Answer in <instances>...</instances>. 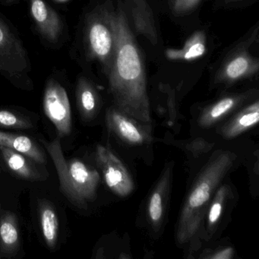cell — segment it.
<instances>
[{
	"label": "cell",
	"mask_w": 259,
	"mask_h": 259,
	"mask_svg": "<svg viewBox=\"0 0 259 259\" xmlns=\"http://www.w3.org/2000/svg\"><path fill=\"white\" fill-rule=\"evenodd\" d=\"M130 13L133 27L137 32L145 35L154 45L157 36L152 12L145 0H130Z\"/></svg>",
	"instance_id": "13"
},
{
	"label": "cell",
	"mask_w": 259,
	"mask_h": 259,
	"mask_svg": "<svg viewBox=\"0 0 259 259\" xmlns=\"http://www.w3.org/2000/svg\"><path fill=\"white\" fill-rule=\"evenodd\" d=\"M0 146L11 148L43 166L48 162L45 151L28 136L0 131Z\"/></svg>",
	"instance_id": "12"
},
{
	"label": "cell",
	"mask_w": 259,
	"mask_h": 259,
	"mask_svg": "<svg viewBox=\"0 0 259 259\" xmlns=\"http://www.w3.org/2000/svg\"><path fill=\"white\" fill-rule=\"evenodd\" d=\"M258 62L246 51H239L230 57L221 69L220 76L226 81H236L255 73Z\"/></svg>",
	"instance_id": "11"
},
{
	"label": "cell",
	"mask_w": 259,
	"mask_h": 259,
	"mask_svg": "<svg viewBox=\"0 0 259 259\" xmlns=\"http://www.w3.org/2000/svg\"><path fill=\"white\" fill-rule=\"evenodd\" d=\"M3 1H5L7 4H10V3H14L16 0H3Z\"/></svg>",
	"instance_id": "25"
},
{
	"label": "cell",
	"mask_w": 259,
	"mask_h": 259,
	"mask_svg": "<svg viewBox=\"0 0 259 259\" xmlns=\"http://www.w3.org/2000/svg\"><path fill=\"white\" fill-rule=\"evenodd\" d=\"M236 100L232 98H226L215 104L209 112V116L211 119H218L228 112L234 106Z\"/></svg>",
	"instance_id": "20"
},
{
	"label": "cell",
	"mask_w": 259,
	"mask_h": 259,
	"mask_svg": "<svg viewBox=\"0 0 259 259\" xmlns=\"http://www.w3.org/2000/svg\"><path fill=\"white\" fill-rule=\"evenodd\" d=\"M38 210L42 236L48 248L54 249L59 236V219L55 207L50 201H41Z\"/></svg>",
	"instance_id": "14"
},
{
	"label": "cell",
	"mask_w": 259,
	"mask_h": 259,
	"mask_svg": "<svg viewBox=\"0 0 259 259\" xmlns=\"http://www.w3.org/2000/svg\"><path fill=\"white\" fill-rule=\"evenodd\" d=\"M54 1H57V2L59 3H65L67 2V1H69V0H54Z\"/></svg>",
	"instance_id": "26"
},
{
	"label": "cell",
	"mask_w": 259,
	"mask_h": 259,
	"mask_svg": "<svg viewBox=\"0 0 259 259\" xmlns=\"http://www.w3.org/2000/svg\"><path fill=\"white\" fill-rule=\"evenodd\" d=\"M231 154L222 153L207 165L203 171L193 190L189 195L183 209L179 227L178 239L186 242L198 230L207 201L213 189L232 166Z\"/></svg>",
	"instance_id": "3"
},
{
	"label": "cell",
	"mask_w": 259,
	"mask_h": 259,
	"mask_svg": "<svg viewBox=\"0 0 259 259\" xmlns=\"http://www.w3.org/2000/svg\"><path fill=\"white\" fill-rule=\"evenodd\" d=\"M42 142L57 169L62 193L75 207L85 208L95 198L99 174L78 159H66L58 136Z\"/></svg>",
	"instance_id": "2"
},
{
	"label": "cell",
	"mask_w": 259,
	"mask_h": 259,
	"mask_svg": "<svg viewBox=\"0 0 259 259\" xmlns=\"http://www.w3.org/2000/svg\"><path fill=\"white\" fill-rule=\"evenodd\" d=\"M259 113H258V104L256 103L253 105L247 113L242 114L240 117L238 119L235 123L234 126L232 128L230 133L232 134H236L251 125H255L258 122Z\"/></svg>",
	"instance_id": "19"
},
{
	"label": "cell",
	"mask_w": 259,
	"mask_h": 259,
	"mask_svg": "<svg viewBox=\"0 0 259 259\" xmlns=\"http://www.w3.org/2000/svg\"><path fill=\"white\" fill-rule=\"evenodd\" d=\"M112 20L116 48L106 72L110 89L116 101L127 111L136 116L146 115L148 102L145 63L122 6L112 10Z\"/></svg>",
	"instance_id": "1"
},
{
	"label": "cell",
	"mask_w": 259,
	"mask_h": 259,
	"mask_svg": "<svg viewBox=\"0 0 259 259\" xmlns=\"http://www.w3.org/2000/svg\"><path fill=\"white\" fill-rule=\"evenodd\" d=\"M172 1H174V0H172Z\"/></svg>",
	"instance_id": "28"
},
{
	"label": "cell",
	"mask_w": 259,
	"mask_h": 259,
	"mask_svg": "<svg viewBox=\"0 0 259 259\" xmlns=\"http://www.w3.org/2000/svg\"><path fill=\"white\" fill-rule=\"evenodd\" d=\"M34 127L31 119L20 113L0 109V128L30 130Z\"/></svg>",
	"instance_id": "18"
},
{
	"label": "cell",
	"mask_w": 259,
	"mask_h": 259,
	"mask_svg": "<svg viewBox=\"0 0 259 259\" xmlns=\"http://www.w3.org/2000/svg\"><path fill=\"white\" fill-rule=\"evenodd\" d=\"M21 248L20 230L17 216L7 212L0 220V258H13Z\"/></svg>",
	"instance_id": "10"
},
{
	"label": "cell",
	"mask_w": 259,
	"mask_h": 259,
	"mask_svg": "<svg viewBox=\"0 0 259 259\" xmlns=\"http://www.w3.org/2000/svg\"><path fill=\"white\" fill-rule=\"evenodd\" d=\"M232 254H233V249H232V248H229L224 250V251H221V253L217 254V255L213 256V258L218 259L230 258V257H231Z\"/></svg>",
	"instance_id": "24"
},
{
	"label": "cell",
	"mask_w": 259,
	"mask_h": 259,
	"mask_svg": "<svg viewBox=\"0 0 259 259\" xmlns=\"http://www.w3.org/2000/svg\"><path fill=\"white\" fill-rule=\"evenodd\" d=\"M201 0H174L172 10L177 15H184L190 13L196 8Z\"/></svg>",
	"instance_id": "21"
},
{
	"label": "cell",
	"mask_w": 259,
	"mask_h": 259,
	"mask_svg": "<svg viewBox=\"0 0 259 259\" xmlns=\"http://www.w3.org/2000/svg\"><path fill=\"white\" fill-rule=\"evenodd\" d=\"M27 68L28 57L22 44L0 19V69L15 77L25 72Z\"/></svg>",
	"instance_id": "6"
},
{
	"label": "cell",
	"mask_w": 259,
	"mask_h": 259,
	"mask_svg": "<svg viewBox=\"0 0 259 259\" xmlns=\"http://www.w3.org/2000/svg\"><path fill=\"white\" fill-rule=\"evenodd\" d=\"M110 122L114 125V128L120 133L121 136L128 142L141 143L143 140V137L139 130L124 116L116 113H110Z\"/></svg>",
	"instance_id": "17"
},
{
	"label": "cell",
	"mask_w": 259,
	"mask_h": 259,
	"mask_svg": "<svg viewBox=\"0 0 259 259\" xmlns=\"http://www.w3.org/2000/svg\"><path fill=\"white\" fill-rule=\"evenodd\" d=\"M227 2H233V1H237V0H226Z\"/></svg>",
	"instance_id": "27"
},
{
	"label": "cell",
	"mask_w": 259,
	"mask_h": 259,
	"mask_svg": "<svg viewBox=\"0 0 259 259\" xmlns=\"http://www.w3.org/2000/svg\"><path fill=\"white\" fill-rule=\"evenodd\" d=\"M221 199L215 201L212 204L211 207L209 212L208 221L209 224H213L218 221L220 217H221V211H222V201H223V192H221Z\"/></svg>",
	"instance_id": "23"
},
{
	"label": "cell",
	"mask_w": 259,
	"mask_h": 259,
	"mask_svg": "<svg viewBox=\"0 0 259 259\" xmlns=\"http://www.w3.org/2000/svg\"><path fill=\"white\" fill-rule=\"evenodd\" d=\"M43 107L45 115L55 126L58 137L69 136L72 130L70 102L64 88L55 80H50L47 84Z\"/></svg>",
	"instance_id": "5"
},
{
	"label": "cell",
	"mask_w": 259,
	"mask_h": 259,
	"mask_svg": "<svg viewBox=\"0 0 259 259\" xmlns=\"http://www.w3.org/2000/svg\"><path fill=\"white\" fill-rule=\"evenodd\" d=\"M205 51L204 34L197 32L186 42L183 49L167 51V57L172 60H193L204 55Z\"/></svg>",
	"instance_id": "16"
},
{
	"label": "cell",
	"mask_w": 259,
	"mask_h": 259,
	"mask_svg": "<svg viewBox=\"0 0 259 259\" xmlns=\"http://www.w3.org/2000/svg\"><path fill=\"white\" fill-rule=\"evenodd\" d=\"M85 45L89 55L100 62L107 72L116 48L112 10L101 7L91 14L86 24Z\"/></svg>",
	"instance_id": "4"
},
{
	"label": "cell",
	"mask_w": 259,
	"mask_h": 259,
	"mask_svg": "<svg viewBox=\"0 0 259 259\" xmlns=\"http://www.w3.org/2000/svg\"><path fill=\"white\" fill-rule=\"evenodd\" d=\"M149 215L154 222H157L162 215V198L160 193L154 192L149 204Z\"/></svg>",
	"instance_id": "22"
},
{
	"label": "cell",
	"mask_w": 259,
	"mask_h": 259,
	"mask_svg": "<svg viewBox=\"0 0 259 259\" xmlns=\"http://www.w3.org/2000/svg\"><path fill=\"white\" fill-rule=\"evenodd\" d=\"M31 12L40 34L48 41H57L63 29L57 13L44 0H31Z\"/></svg>",
	"instance_id": "9"
},
{
	"label": "cell",
	"mask_w": 259,
	"mask_h": 259,
	"mask_svg": "<svg viewBox=\"0 0 259 259\" xmlns=\"http://www.w3.org/2000/svg\"><path fill=\"white\" fill-rule=\"evenodd\" d=\"M97 157L108 187L122 196L130 194L133 190V182L122 163L108 149L101 145L97 149Z\"/></svg>",
	"instance_id": "7"
},
{
	"label": "cell",
	"mask_w": 259,
	"mask_h": 259,
	"mask_svg": "<svg viewBox=\"0 0 259 259\" xmlns=\"http://www.w3.org/2000/svg\"><path fill=\"white\" fill-rule=\"evenodd\" d=\"M0 154L4 163L13 174L28 181H45L48 172L43 165L36 163L29 157L7 147L0 146Z\"/></svg>",
	"instance_id": "8"
},
{
	"label": "cell",
	"mask_w": 259,
	"mask_h": 259,
	"mask_svg": "<svg viewBox=\"0 0 259 259\" xmlns=\"http://www.w3.org/2000/svg\"><path fill=\"white\" fill-rule=\"evenodd\" d=\"M77 104L83 119H90L95 116L98 106V97L93 86L87 79L78 81L76 89Z\"/></svg>",
	"instance_id": "15"
}]
</instances>
